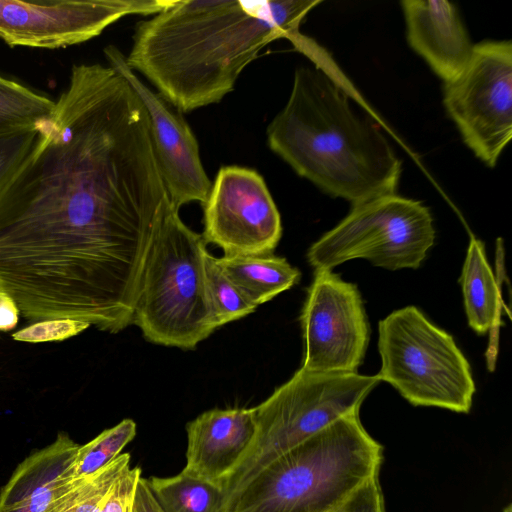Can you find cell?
<instances>
[{"label":"cell","instance_id":"cell-26","mask_svg":"<svg viewBox=\"0 0 512 512\" xmlns=\"http://www.w3.org/2000/svg\"><path fill=\"white\" fill-rule=\"evenodd\" d=\"M20 316V312L13 299L0 288V331L13 329Z\"/></svg>","mask_w":512,"mask_h":512},{"label":"cell","instance_id":"cell-20","mask_svg":"<svg viewBox=\"0 0 512 512\" xmlns=\"http://www.w3.org/2000/svg\"><path fill=\"white\" fill-rule=\"evenodd\" d=\"M55 101L0 75V138L37 129Z\"/></svg>","mask_w":512,"mask_h":512},{"label":"cell","instance_id":"cell-5","mask_svg":"<svg viewBox=\"0 0 512 512\" xmlns=\"http://www.w3.org/2000/svg\"><path fill=\"white\" fill-rule=\"evenodd\" d=\"M379 382L377 375L297 370L253 407L254 439L239 463L219 482L225 502L271 461L337 419L359 412Z\"/></svg>","mask_w":512,"mask_h":512},{"label":"cell","instance_id":"cell-8","mask_svg":"<svg viewBox=\"0 0 512 512\" xmlns=\"http://www.w3.org/2000/svg\"><path fill=\"white\" fill-rule=\"evenodd\" d=\"M443 103L463 141L494 167L512 136V43L474 44L464 70L444 83Z\"/></svg>","mask_w":512,"mask_h":512},{"label":"cell","instance_id":"cell-25","mask_svg":"<svg viewBox=\"0 0 512 512\" xmlns=\"http://www.w3.org/2000/svg\"><path fill=\"white\" fill-rule=\"evenodd\" d=\"M332 512H385L379 477L365 482Z\"/></svg>","mask_w":512,"mask_h":512},{"label":"cell","instance_id":"cell-23","mask_svg":"<svg viewBox=\"0 0 512 512\" xmlns=\"http://www.w3.org/2000/svg\"><path fill=\"white\" fill-rule=\"evenodd\" d=\"M89 326L88 323L75 319H47L33 322L12 337L16 341L32 343L60 341L83 332Z\"/></svg>","mask_w":512,"mask_h":512},{"label":"cell","instance_id":"cell-13","mask_svg":"<svg viewBox=\"0 0 512 512\" xmlns=\"http://www.w3.org/2000/svg\"><path fill=\"white\" fill-rule=\"evenodd\" d=\"M401 6L410 47L444 83L457 78L474 44L456 5L444 0H404Z\"/></svg>","mask_w":512,"mask_h":512},{"label":"cell","instance_id":"cell-15","mask_svg":"<svg viewBox=\"0 0 512 512\" xmlns=\"http://www.w3.org/2000/svg\"><path fill=\"white\" fill-rule=\"evenodd\" d=\"M80 445L66 433L24 459L0 492V512H45L72 485Z\"/></svg>","mask_w":512,"mask_h":512},{"label":"cell","instance_id":"cell-9","mask_svg":"<svg viewBox=\"0 0 512 512\" xmlns=\"http://www.w3.org/2000/svg\"><path fill=\"white\" fill-rule=\"evenodd\" d=\"M302 368L320 373H358L370 326L357 286L332 270L314 271L300 314Z\"/></svg>","mask_w":512,"mask_h":512},{"label":"cell","instance_id":"cell-7","mask_svg":"<svg viewBox=\"0 0 512 512\" xmlns=\"http://www.w3.org/2000/svg\"><path fill=\"white\" fill-rule=\"evenodd\" d=\"M434 240L429 208L394 193L352 205L344 219L310 246L307 260L314 271L357 258L388 270L417 269Z\"/></svg>","mask_w":512,"mask_h":512},{"label":"cell","instance_id":"cell-27","mask_svg":"<svg viewBox=\"0 0 512 512\" xmlns=\"http://www.w3.org/2000/svg\"><path fill=\"white\" fill-rule=\"evenodd\" d=\"M133 512H161L149 490L146 478L141 477L139 480Z\"/></svg>","mask_w":512,"mask_h":512},{"label":"cell","instance_id":"cell-12","mask_svg":"<svg viewBox=\"0 0 512 512\" xmlns=\"http://www.w3.org/2000/svg\"><path fill=\"white\" fill-rule=\"evenodd\" d=\"M103 52L108 65L126 78L147 111L157 165L173 207L179 211L191 202L204 205L212 181L202 164L198 141L182 113L129 68L116 46L108 45Z\"/></svg>","mask_w":512,"mask_h":512},{"label":"cell","instance_id":"cell-24","mask_svg":"<svg viewBox=\"0 0 512 512\" xmlns=\"http://www.w3.org/2000/svg\"><path fill=\"white\" fill-rule=\"evenodd\" d=\"M39 127L22 134L0 138V187L30 153L37 139Z\"/></svg>","mask_w":512,"mask_h":512},{"label":"cell","instance_id":"cell-11","mask_svg":"<svg viewBox=\"0 0 512 512\" xmlns=\"http://www.w3.org/2000/svg\"><path fill=\"white\" fill-rule=\"evenodd\" d=\"M204 207L203 238L224 256L271 254L282 236L278 208L254 169L228 165L215 177Z\"/></svg>","mask_w":512,"mask_h":512},{"label":"cell","instance_id":"cell-21","mask_svg":"<svg viewBox=\"0 0 512 512\" xmlns=\"http://www.w3.org/2000/svg\"><path fill=\"white\" fill-rule=\"evenodd\" d=\"M135 435L136 423L127 418L105 429L88 443L80 445L71 466L72 478L85 477L105 467L121 454Z\"/></svg>","mask_w":512,"mask_h":512},{"label":"cell","instance_id":"cell-14","mask_svg":"<svg viewBox=\"0 0 512 512\" xmlns=\"http://www.w3.org/2000/svg\"><path fill=\"white\" fill-rule=\"evenodd\" d=\"M185 471L219 482L249 449L256 423L253 408L208 410L186 426Z\"/></svg>","mask_w":512,"mask_h":512},{"label":"cell","instance_id":"cell-1","mask_svg":"<svg viewBox=\"0 0 512 512\" xmlns=\"http://www.w3.org/2000/svg\"><path fill=\"white\" fill-rule=\"evenodd\" d=\"M318 0H174L136 23L125 61L181 113L220 102L269 43Z\"/></svg>","mask_w":512,"mask_h":512},{"label":"cell","instance_id":"cell-2","mask_svg":"<svg viewBox=\"0 0 512 512\" xmlns=\"http://www.w3.org/2000/svg\"><path fill=\"white\" fill-rule=\"evenodd\" d=\"M269 148L332 197L352 205L394 194L401 161L370 120L352 109L322 68L299 67L285 106L266 130Z\"/></svg>","mask_w":512,"mask_h":512},{"label":"cell","instance_id":"cell-19","mask_svg":"<svg viewBox=\"0 0 512 512\" xmlns=\"http://www.w3.org/2000/svg\"><path fill=\"white\" fill-rule=\"evenodd\" d=\"M147 484L161 512H221L225 504L220 484L184 469L170 477H150Z\"/></svg>","mask_w":512,"mask_h":512},{"label":"cell","instance_id":"cell-4","mask_svg":"<svg viewBox=\"0 0 512 512\" xmlns=\"http://www.w3.org/2000/svg\"><path fill=\"white\" fill-rule=\"evenodd\" d=\"M202 235L172 209L152 241L133 324L158 345L194 349L217 328L209 299Z\"/></svg>","mask_w":512,"mask_h":512},{"label":"cell","instance_id":"cell-28","mask_svg":"<svg viewBox=\"0 0 512 512\" xmlns=\"http://www.w3.org/2000/svg\"><path fill=\"white\" fill-rule=\"evenodd\" d=\"M502 512H512V505L511 504H508Z\"/></svg>","mask_w":512,"mask_h":512},{"label":"cell","instance_id":"cell-3","mask_svg":"<svg viewBox=\"0 0 512 512\" xmlns=\"http://www.w3.org/2000/svg\"><path fill=\"white\" fill-rule=\"evenodd\" d=\"M383 450L359 412L345 415L271 461L221 512H332L379 476Z\"/></svg>","mask_w":512,"mask_h":512},{"label":"cell","instance_id":"cell-6","mask_svg":"<svg viewBox=\"0 0 512 512\" xmlns=\"http://www.w3.org/2000/svg\"><path fill=\"white\" fill-rule=\"evenodd\" d=\"M380 381L413 406L468 413L476 391L471 367L454 338L415 306L379 322Z\"/></svg>","mask_w":512,"mask_h":512},{"label":"cell","instance_id":"cell-18","mask_svg":"<svg viewBox=\"0 0 512 512\" xmlns=\"http://www.w3.org/2000/svg\"><path fill=\"white\" fill-rule=\"evenodd\" d=\"M217 262L241 294L258 307L298 283L301 273L288 261L271 254L223 256Z\"/></svg>","mask_w":512,"mask_h":512},{"label":"cell","instance_id":"cell-17","mask_svg":"<svg viewBox=\"0 0 512 512\" xmlns=\"http://www.w3.org/2000/svg\"><path fill=\"white\" fill-rule=\"evenodd\" d=\"M459 283L470 328L477 334L497 332L501 297L481 240L470 237Z\"/></svg>","mask_w":512,"mask_h":512},{"label":"cell","instance_id":"cell-16","mask_svg":"<svg viewBox=\"0 0 512 512\" xmlns=\"http://www.w3.org/2000/svg\"><path fill=\"white\" fill-rule=\"evenodd\" d=\"M121 453L95 473L76 478L45 512H133L141 468Z\"/></svg>","mask_w":512,"mask_h":512},{"label":"cell","instance_id":"cell-10","mask_svg":"<svg viewBox=\"0 0 512 512\" xmlns=\"http://www.w3.org/2000/svg\"><path fill=\"white\" fill-rule=\"evenodd\" d=\"M174 0H0V39L59 49L91 40L127 15L151 16Z\"/></svg>","mask_w":512,"mask_h":512},{"label":"cell","instance_id":"cell-22","mask_svg":"<svg viewBox=\"0 0 512 512\" xmlns=\"http://www.w3.org/2000/svg\"><path fill=\"white\" fill-rule=\"evenodd\" d=\"M206 280L210 303L217 326H223L255 311L257 308L241 294L220 268L217 258L206 256Z\"/></svg>","mask_w":512,"mask_h":512}]
</instances>
